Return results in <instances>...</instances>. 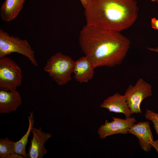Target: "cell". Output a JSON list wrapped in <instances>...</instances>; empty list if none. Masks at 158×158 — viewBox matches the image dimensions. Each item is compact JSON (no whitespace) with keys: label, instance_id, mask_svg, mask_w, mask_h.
Segmentation results:
<instances>
[{"label":"cell","instance_id":"cell-8","mask_svg":"<svg viewBox=\"0 0 158 158\" xmlns=\"http://www.w3.org/2000/svg\"><path fill=\"white\" fill-rule=\"evenodd\" d=\"M31 132L33 134L29 148L28 156L30 158H42L47 150L44 144L51 136L48 133L42 131L41 128L37 129L33 127Z\"/></svg>","mask_w":158,"mask_h":158},{"label":"cell","instance_id":"cell-10","mask_svg":"<svg viewBox=\"0 0 158 158\" xmlns=\"http://www.w3.org/2000/svg\"><path fill=\"white\" fill-rule=\"evenodd\" d=\"M100 106L107 109L110 112L122 113L126 118L131 117L132 114L124 95L116 93L105 99Z\"/></svg>","mask_w":158,"mask_h":158},{"label":"cell","instance_id":"cell-13","mask_svg":"<svg viewBox=\"0 0 158 158\" xmlns=\"http://www.w3.org/2000/svg\"><path fill=\"white\" fill-rule=\"evenodd\" d=\"M25 0H5L0 8V16L4 21L9 22L18 16Z\"/></svg>","mask_w":158,"mask_h":158},{"label":"cell","instance_id":"cell-2","mask_svg":"<svg viewBox=\"0 0 158 158\" xmlns=\"http://www.w3.org/2000/svg\"><path fill=\"white\" fill-rule=\"evenodd\" d=\"M84 9L86 24L120 32L133 25L139 11L135 0H89Z\"/></svg>","mask_w":158,"mask_h":158},{"label":"cell","instance_id":"cell-9","mask_svg":"<svg viewBox=\"0 0 158 158\" xmlns=\"http://www.w3.org/2000/svg\"><path fill=\"white\" fill-rule=\"evenodd\" d=\"M128 133L136 137L144 151L148 152L151 150L154 140L149 122H139L135 124L129 129Z\"/></svg>","mask_w":158,"mask_h":158},{"label":"cell","instance_id":"cell-5","mask_svg":"<svg viewBox=\"0 0 158 158\" xmlns=\"http://www.w3.org/2000/svg\"><path fill=\"white\" fill-rule=\"evenodd\" d=\"M22 78L21 69L15 61L7 56L0 58V90H16Z\"/></svg>","mask_w":158,"mask_h":158},{"label":"cell","instance_id":"cell-6","mask_svg":"<svg viewBox=\"0 0 158 158\" xmlns=\"http://www.w3.org/2000/svg\"><path fill=\"white\" fill-rule=\"evenodd\" d=\"M124 95L132 114H142L141 103L144 99L152 96V86L140 78L134 85L128 86Z\"/></svg>","mask_w":158,"mask_h":158},{"label":"cell","instance_id":"cell-20","mask_svg":"<svg viewBox=\"0 0 158 158\" xmlns=\"http://www.w3.org/2000/svg\"><path fill=\"white\" fill-rule=\"evenodd\" d=\"M81 3L84 8L87 5L89 0H80Z\"/></svg>","mask_w":158,"mask_h":158},{"label":"cell","instance_id":"cell-16","mask_svg":"<svg viewBox=\"0 0 158 158\" xmlns=\"http://www.w3.org/2000/svg\"><path fill=\"white\" fill-rule=\"evenodd\" d=\"M144 116L147 120H150L153 123L158 137V114L147 109Z\"/></svg>","mask_w":158,"mask_h":158},{"label":"cell","instance_id":"cell-19","mask_svg":"<svg viewBox=\"0 0 158 158\" xmlns=\"http://www.w3.org/2000/svg\"><path fill=\"white\" fill-rule=\"evenodd\" d=\"M147 49L149 51L157 53L158 54V47L155 48L147 47Z\"/></svg>","mask_w":158,"mask_h":158},{"label":"cell","instance_id":"cell-4","mask_svg":"<svg viewBox=\"0 0 158 158\" xmlns=\"http://www.w3.org/2000/svg\"><path fill=\"white\" fill-rule=\"evenodd\" d=\"M13 53H18L26 57L34 65L37 66L34 51L26 40L11 36L0 29V58Z\"/></svg>","mask_w":158,"mask_h":158},{"label":"cell","instance_id":"cell-21","mask_svg":"<svg viewBox=\"0 0 158 158\" xmlns=\"http://www.w3.org/2000/svg\"><path fill=\"white\" fill-rule=\"evenodd\" d=\"M151 1L153 2H155L158 4V0H151Z\"/></svg>","mask_w":158,"mask_h":158},{"label":"cell","instance_id":"cell-14","mask_svg":"<svg viewBox=\"0 0 158 158\" xmlns=\"http://www.w3.org/2000/svg\"><path fill=\"white\" fill-rule=\"evenodd\" d=\"M29 126L28 130L25 134L19 140L15 142L16 153L22 156L24 158L28 157V154L25 151L27 144L28 141V137L33 127L35 121L34 115L32 111L30 113L28 116Z\"/></svg>","mask_w":158,"mask_h":158},{"label":"cell","instance_id":"cell-15","mask_svg":"<svg viewBox=\"0 0 158 158\" xmlns=\"http://www.w3.org/2000/svg\"><path fill=\"white\" fill-rule=\"evenodd\" d=\"M15 152V142L8 138L0 139V158H9Z\"/></svg>","mask_w":158,"mask_h":158},{"label":"cell","instance_id":"cell-18","mask_svg":"<svg viewBox=\"0 0 158 158\" xmlns=\"http://www.w3.org/2000/svg\"><path fill=\"white\" fill-rule=\"evenodd\" d=\"M152 147L154 148L158 154V139L153 141L152 144Z\"/></svg>","mask_w":158,"mask_h":158},{"label":"cell","instance_id":"cell-1","mask_svg":"<svg viewBox=\"0 0 158 158\" xmlns=\"http://www.w3.org/2000/svg\"><path fill=\"white\" fill-rule=\"evenodd\" d=\"M80 46L95 68L114 67L126 56L130 42L121 32L86 24L80 31Z\"/></svg>","mask_w":158,"mask_h":158},{"label":"cell","instance_id":"cell-3","mask_svg":"<svg viewBox=\"0 0 158 158\" xmlns=\"http://www.w3.org/2000/svg\"><path fill=\"white\" fill-rule=\"evenodd\" d=\"M75 61L69 56L57 52L51 56L44 68L49 76L59 85L66 84L71 80Z\"/></svg>","mask_w":158,"mask_h":158},{"label":"cell","instance_id":"cell-7","mask_svg":"<svg viewBox=\"0 0 158 158\" xmlns=\"http://www.w3.org/2000/svg\"><path fill=\"white\" fill-rule=\"evenodd\" d=\"M113 121H108L106 120L104 124L98 129L97 133L99 138L102 139L107 136L115 134L128 133L129 129L137 121L135 117H130L123 119L112 117Z\"/></svg>","mask_w":158,"mask_h":158},{"label":"cell","instance_id":"cell-12","mask_svg":"<svg viewBox=\"0 0 158 158\" xmlns=\"http://www.w3.org/2000/svg\"><path fill=\"white\" fill-rule=\"evenodd\" d=\"M20 94L18 91L0 90V113H8L15 111L22 104Z\"/></svg>","mask_w":158,"mask_h":158},{"label":"cell","instance_id":"cell-11","mask_svg":"<svg viewBox=\"0 0 158 158\" xmlns=\"http://www.w3.org/2000/svg\"><path fill=\"white\" fill-rule=\"evenodd\" d=\"M93 63L86 56L75 61L73 72L74 78L80 83H87L93 77L94 69Z\"/></svg>","mask_w":158,"mask_h":158},{"label":"cell","instance_id":"cell-17","mask_svg":"<svg viewBox=\"0 0 158 158\" xmlns=\"http://www.w3.org/2000/svg\"><path fill=\"white\" fill-rule=\"evenodd\" d=\"M152 28L154 30H158V19L155 18H152L151 20Z\"/></svg>","mask_w":158,"mask_h":158}]
</instances>
